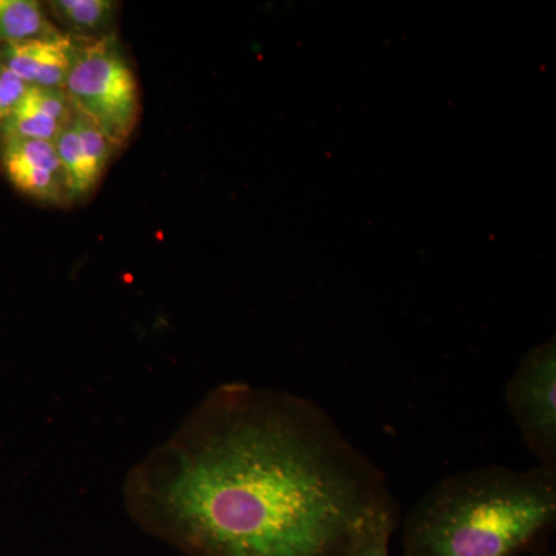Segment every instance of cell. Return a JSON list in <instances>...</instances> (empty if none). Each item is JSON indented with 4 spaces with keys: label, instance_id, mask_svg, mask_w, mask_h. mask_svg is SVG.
Here are the masks:
<instances>
[{
    "label": "cell",
    "instance_id": "cell-1",
    "mask_svg": "<svg viewBox=\"0 0 556 556\" xmlns=\"http://www.w3.org/2000/svg\"><path fill=\"white\" fill-rule=\"evenodd\" d=\"M123 501L192 556H353L399 511L386 471L318 402L237 380L131 468Z\"/></svg>",
    "mask_w": 556,
    "mask_h": 556
},
{
    "label": "cell",
    "instance_id": "cell-2",
    "mask_svg": "<svg viewBox=\"0 0 556 556\" xmlns=\"http://www.w3.org/2000/svg\"><path fill=\"white\" fill-rule=\"evenodd\" d=\"M404 556H518L555 530L556 471L468 468L417 497L402 522Z\"/></svg>",
    "mask_w": 556,
    "mask_h": 556
},
{
    "label": "cell",
    "instance_id": "cell-3",
    "mask_svg": "<svg viewBox=\"0 0 556 556\" xmlns=\"http://www.w3.org/2000/svg\"><path fill=\"white\" fill-rule=\"evenodd\" d=\"M64 91L73 109L93 121L115 146L126 142L137 127V79L113 36L78 40Z\"/></svg>",
    "mask_w": 556,
    "mask_h": 556
},
{
    "label": "cell",
    "instance_id": "cell-4",
    "mask_svg": "<svg viewBox=\"0 0 556 556\" xmlns=\"http://www.w3.org/2000/svg\"><path fill=\"white\" fill-rule=\"evenodd\" d=\"M504 401L535 466L556 471L555 338L527 351L504 388Z\"/></svg>",
    "mask_w": 556,
    "mask_h": 556
},
{
    "label": "cell",
    "instance_id": "cell-5",
    "mask_svg": "<svg viewBox=\"0 0 556 556\" xmlns=\"http://www.w3.org/2000/svg\"><path fill=\"white\" fill-rule=\"evenodd\" d=\"M0 161L7 177L21 192L46 203L64 204L72 200L53 142L0 137Z\"/></svg>",
    "mask_w": 556,
    "mask_h": 556
},
{
    "label": "cell",
    "instance_id": "cell-6",
    "mask_svg": "<svg viewBox=\"0 0 556 556\" xmlns=\"http://www.w3.org/2000/svg\"><path fill=\"white\" fill-rule=\"evenodd\" d=\"M53 146L67 177L72 200L89 193L98 185L116 148L93 121L76 110Z\"/></svg>",
    "mask_w": 556,
    "mask_h": 556
},
{
    "label": "cell",
    "instance_id": "cell-7",
    "mask_svg": "<svg viewBox=\"0 0 556 556\" xmlns=\"http://www.w3.org/2000/svg\"><path fill=\"white\" fill-rule=\"evenodd\" d=\"M78 39L60 38L30 40L0 46V64L5 65L25 84L46 89H64Z\"/></svg>",
    "mask_w": 556,
    "mask_h": 556
},
{
    "label": "cell",
    "instance_id": "cell-8",
    "mask_svg": "<svg viewBox=\"0 0 556 556\" xmlns=\"http://www.w3.org/2000/svg\"><path fill=\"white\" fill-rule=\"evenodd\" d=\"M43 7L36 0H0V46L60 38Z\"/></svg>",
    "mask_w": 556,
    "mask_h": 556
},
{
    "label": "cell",
    "instance_id": "cell-9",
    "mask_svg": "<svg viewBox=\"0 0 556 556\" xmlns=\"http://www.w3.org/2000/svg\"><path fill=\"white\" fill-rule=\"evenodd\" d=\"M49 5L58 21L86 39H97L93 35L112 24L116 9L112 0H54Z\"/></svg>",
    "mask_w": 556,
    "mask_h": 556
},
{
    "label": "cell",
    "instance_id": "cell-10",
    "mask_svg": "<svg viewBox=\"0 0 556 556\" xmlns=\"http://www.w3.org/2000/svg\"><path fill=\"white\" fill-rule=\"evenodd\" d=\"M399 522H401L399 511H396V514H387L376 519V521L365 530L353 556H391V538H393L394 532H396Z\"/></svg>",
    "mask_w": 556,
    "mask_h": 556
},
{
    "label": "cell",
    "instance_id": "cell-11",
    "mask_svg": "<svg viewBox=\"0 0 556 556\" xmlns=\"http://www.w3.org/2000/svg\"><path fill=\"white\" fill-rule=\"evenodd\" d=\"M28 84L14 75L5 65L0 64V123L9 119L27 93Z\"/></svg>",
    "mask_w": 556,
    "mask_h": 556
},
{
    "label": "cell",
    "instance_id": "cell-12",
    "mask_svg": "<svg viewBox=\"0 0 556 556\" xmlns=\"http://www.w3.org/2000/svg\"><path fill=\"white\" fill-rule=\"evenodd\" d=\"M538 556H555L554 554H551V552H541Z\"/></svg>",
    "mask_w": 556,
    "mask_h": 556
}]
</instances>
